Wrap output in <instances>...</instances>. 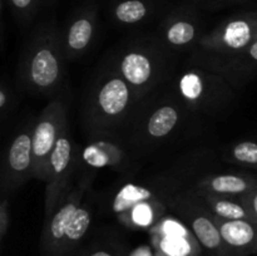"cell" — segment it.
Here are the masks:
<instances>
[{
  "label": "cell",
  "mask_w": 257,
  "mask_h": 256,
  "mask_svg": "<svg viewBox=\"0 0 257 256\" xmlns=\"http://www.w3.org/2000/svg\"><path fill=\"white\" fill-rule=\"evenodd\" d=\"M62 34L53 24L38 28L25 45L18 67L19 85L30 94L53 95L64 82Z\"/></svg>",
  "instance_id": "1"
},
{
  "label": "cell",
  "mask_w": 257,
  "mask_h": 256,
  "mask_svg": "<svg viewBox=\"0 0 257 256\" xmlns=\"http://www.w3.org/2000/svg\"><path fill=\"white\" fill-rule=\"evenodd\" d=\"M133 88L115 69L98 79L88 98L87 122L98 132L113 130L125 120L137 100Z\"/></svg>",
  "instance_id": "2"
},
{
  "label": "cell",
  "mask_w": 257,
  "mask_h": 256,
  "mask_svg": "<svg viewBox=\"0 0 257 256\" xmlns=\"http://www.w3.org/2000/svg\"><path fill=\"white\" fill-rule=\"evenodd\" d=\"M257 38V12H245L223 20L213 30L202 35L198 45L207 53L208 60H225L245 52Z\"/></svg>",
  "instance_id": "3"
},
{
  "label": "cell",
  "mask_w": 257,
  "mask_h": 256,
  "mask_svg": "<svg viewBox=\"0 0 257 256\" xmlns=\"http://www.w3.org/2000/svg\"><path fill=\"white\" fill-rule=\"evenodd\" d=\"M231 83L217 72L191 68L177 78L181 100L198 112L212 113L227 104L232 97Z\"/></svg>",
  "instance_id": "4"
},
{
  "label": "cell",
  "mask_w": 257,
  "mask_h": 256,
  "mask_svg": "<svg viewBox=\"0 0 257 256\" xmlns=\"http://www.w3.org/2000/svg\"><path fill=\"white\" fill-rule=\"evenodd\" d=\"M64 132H67V107L60 98H55L45 105L34 124L33 178L47 180L50 156Z\"/></svg>",
  "instance_id": "5"
},
{
  "label": "cell",
  "mask_w": 257,
  "mask_h": 256,
  "mask_svg": "<svg viewBox=\"0 0 257 256\" xmlns=\"http://www.w3.org/2000/svg\"><path fill=\"white\" fill-rule=\"evenodd\" d=\"M35 123L28 122L9 143L3 161L0 188L2 196H10L33 178V131Z\"/></svg>",
  "instance_id": "6"
},
{
  "label": "cell",
  "mask_w": 257,
  "mask_h": 256,
  "mask_svg": "<svg viewBox=\"0 0 257 256\" xmlns=\"http://www.w3.org/2000/svg\"><path fill=\"white\" fill-rule=\"evenodd\" d=\"M114 69L133 88L137 98H141L158 82L162 64L151 48L131 45L120 53Z\"/></svg>",
  "instance_id": "7"
},
{
  "label": "cell",
  "mask_w": 257,
  "mask_h": 256,
  "mask_svg": "<svg viewBox=\"0 0 257 256\" xmlns=\"http://www.w3.org/2000/svg\"><path fill=\"white\" fill-rule=\"evenodd\" d=\"M77 160V147L72 137L64 132L59 138L48 165L47 180H45V208L44 217L47 220L59 201L68 192L70 176Z\"/></svg>",
  "instance_id": "8"
},
{
  "label": "cell",
  "mask_w": 257,
  "mask_h": 256,
  "mask_svg": "<svg viewBox=\"0 0 257 256\" xmlns=\"http://www.w3.org/2000/svg\"><path fill=\"white\" fill-rule=\"evenodd\" d=\"M90 178L92 177H84L77 186L68 190L52 215L44 220L42 247L48 256H60L67 228L77 208L83 203L90 186Z\"/></svg>",
  "instance_id": "9"
},
{
  "label": "cell",
  "mask_w": 257,
  "mask_h": 256,
  "mask_svg": "<svg viewBox=\"0 0 257 256\" xmlns=\"http://www.w3.org/2000/svg\"><path fill=\"white\" fill-rule=\"evenodd\" d=\"M176 210L188 223L196 240L212 252H225L226 247L213 216L192 196L173 201Z\"/></svg>",
  "instance_id": "10"
},
{
  "label": "cell",
  "mask_w": 257,
  "mask_h": 256,
  "mask_svg": "<svg viewBox=\"0 0 257 256\" xmlns=\"http://www.w3.org/2000/svg\"><path fill=\"white\" fill-rule=\"evenodd\" d=\"M183 104V103H182ZM182 104L173 102H163L153 108L138 130L145 143H158L170 138L182 124L185 118Z\"/></svg>",
  "instance_id": "11"
},
{
  "label": "cell",
  "mask_w": 257,
  "mask_h": 256,
  "mask_svg": "<svg viewBox=\"0 0 257 256\" xmlns=\"http://www.w3.org/2000/svg\"><path fill=\"white\" fill-rule=\"evenodd\" d=\"M97 29V10L93 7L75 13L62 34L65 59H75L89 48Z\"/></svg>",
  "instance_id": "12"
},
{
  "label": "cell",
  "mask_w": 257,
  "mask_h": 256,
  "mask_svg": "<svg viewBox=\"0 0 257 256\" xmlns=\"http://www.w3.org/2000/svg\"><path fill=\"white\" fill-rule=\"evenodd\" d=\"M162 39L173 49L190 48L200 40V22L191 10H178L171 14L161 27Z\"/></svg>",
  "instance_id": "13"
},
{
  "label": "cell",
  "mask_w": 257,
  "mask_h": 256,
  "mask_svg": "<svg viewBox=\"0 0 257 256\" xmlns=\"http://www.w3.org/2000/svg\"><path fill=\"white\" fill-rule=\"evenodd\" d=\"M227 251L247 255L257 251V222L252 220H223L213 216Z\"/></svg>",
  "instance_id": "14"
},
{
  "label": "cell",
  "mask_w": 257,
  "mask_h": 256,
  "mask_svg": "<svg viewBox=\"0 0 257 256\" xmlns=\"http://www.w3.org/2000/svg\"><path fill=\"white\" fill-rule=\"evenodd\" d=\"M257 188V176L248 173H217L198 178L195 190L241 197Z\"/></svg>",
  "instance_id": "15"
},
{
  "label": "cell",
  "mask_w": 257,
  "mask_h": 256,
  "mask_svg": "<svg viewBox=\"0 0 257 256\" xmlns=\"http://www.w3.org/2000/svg\"><path fill=\"white\" fill-rule=\"evenodd\" d=\"M191 196L200 202L212 216L223 220H251L247 208L243 205L241 197L206 192L193 190Z\"/></svg>",
  "instance_id": "16"
},
{
  "label": "cell",
  "mask_w": 257,
  "mask_h": 256,
  "mask_svg": "<svg viewBox=\"0 0 257 256\" xmlns=\"http://www.w3.org/2000/svg\"><path fill=\"white\" fill-rule=\"evenodd\" d=\"M210 67L213 72L223 75L230 83L236 82L240 84L257 72V38L241 54L230 59L210 62Z\"/></svg>",
  "instance_id": "17"
},
{
  "label": "cell",
  "mask_w": 257,
  "mask_h": 256,
  "mask_svg": "<svg viewBox=\"0 0 257 256\" xmlns=\"http://www.w3.org/2000/svg\"><path fill=\"white\" fill-rule=\"evenodd\" d=\"M80 158L85 165L92 168H117L125 162V153L114 141L100 138L88 143L83 148Z\"/></svg>",
  "instance_id": "18"
},
{
  "label": "cell",
  "mask_w": 257,
  "mask_h": 256,
  "mask_svg": "<svg viewBox=\"0 0 257 256\" xmlns=\"http://www.w3.org/2000/svg\"><path fill=\"white\" fill-rule=\"evenodd\" d=\"M157 252L166 256H196L197 246L185 228L177 223H166L155 238Z\"/></svg>",
  "instance_id": "19"
},
{
  "label": "cell",
  "mask_w": 257,
  "mask_h": 256,
  "mask_svg": "<svg viewBox=\"0 0 257 256\" xmlns=\"http://www.w3.org/2000/svg\"><path fill=\"white\" fill-rule=\"evenodd\" d=\"M155 9L152 0H115L110 9L113 20L122 25H136L145 22Z\"/></svg>",
  "instance_id": "20"
},
{
  "label": "cell",
  "mask_w": 257,
  "mask_h": 256,
  "mask_svg": "<svg viewBox=\"0 0 257 256\" xmlns=\"http://www.w3.org/2000/svg\"><path fill=\"white\" fill-rule=\"evenodd\" d=\"M90 223H92V207H90L88 202H83L77 208L72 220H70L69 226H68L67 232H65L64 236V241H63L60 256L69 252L75 245L80 242V240L87 233Z\"/></svg>",
  "instance_id": "21"
},
{
  "label": "cell",
  "mask_w": 257,
  "mask_h": 256,
  "mask_svg": "<svg viewBox=\"0 0 257 256\" xmlns=\"http://www.w3.org/2000/svg\"><path fill=\"white\" fill-rule=\"evenodd\" d=\"M165 210L163 202H143L133 206L118 217L130 227H150L162 216Z\"/></svg>",
  "instance_id": "22"
},
{
  "label": "cell",
  "mask_w": 257,
  "mask_h": 256,
  "mask_svg": "<svg viewBox=\"0 0 257 256\" xmlns=\"http://www.w3.org/2000/svg\"><path fill=\"white\" fill-rule=\"evenodd\" d=\"M225 160L233 165L257 170V141L245 140L236 142L226 150Z\"/></svg>",
  "instance_id": "23"
},
{
  "label": "cell",
  "mask_w": 257,
  "mask_h": 256,
  "mask_svg": "<svg viewBox=\"0 0 257 256\" xmlns=\"http://www.w3.org/2000/svg\"><path fill=\"white\" fill-rule=\"evenodd\" d=\"M10 9L19 19H30L37 13L42 0H7Z\"/></svg>",
  "instance_id": "24"
},
{
  "label": "cell",
  "mask_w": 257,
  "mask_h": 256,
  "mask_svg": "<svg viewBox=\"0 0 257 256\" xmlns=\"http://www.w3.org/2000/svg\"><path fill=\"white\" fill-rule=\"evenodd\" d=\"M10 227V202L9 196H2L0 202V242H4Z\"/></svg>",
  "instance_id": "25"
},
{
  "label": "cell",
  "mask_w": 257,
  "mask_h": 256,
  "mask_svg": "<svg viewBox=\"0 0 257 256\" xmlns=\"http://www.w3.org/2000/svg\"><path fill=\"white\" fill-rule=\"evenodd\" d=\"M12 90H10V88L7 85V82L3 80L2 85H0V114H2V119H5V117L10 113V109H12Z\"/></svg>",
  "instance_id": "26"
},
{
  "label": "cell",
  "mask_w": 257,
  "mask_h": 256,
  "mask_svg": "<svg viewBox=\"0 0 257 256\" xmlns=\"http://www.w3.org/2000/svg\"><path fill=\"white\" fill-rule=\"evenodd\" d=\"M243 205L247 208L248 213L251 216V220L257 222V188H255L251 192L246 193V195L241 196Z\"/></svg>",
  "instance_id": "27"
},
{
  "label": "cell",
  "mask_w": 257,
  "mask_h": 256,
  "mask_svg": "<svg viewBox=\"0 0 257 256\" xmlns=\"http://www.w3.org/2000/svg\"><path fill=\"white\" fill-rule=\"evenodd\" d=\"M250 0H207L206 8L208 9H223V8H230L233 5L245 4Z\"/></svg>",
  "instance_id": "28"
},
{
  "label": "cell",
  "mask_w": 257,
  "mask_h": 256,
  "mask_svg": "<svg viewBox=\"0 0 257 256\" xmlns=\"http://www.w3.org/2000/svg\"><path fill=\"white\" fill-rule=\"evenodd\" d=\"M130 256H156V255H153L152 250H151L148 246H142V247L136 248Z\"/></svg>",
  "instance_id": "29"
},
{
  "label": "cell",
  "mask_w": 257,
  "mask_h": 256,
  "mask_svg": "<svg viewBox=\"0 0 257 256\" xmlns=\"http://www.w3.org/2000/svg\"><path fill=\"white\" fill-rule=\"evenodd\" d=\"M87 256H115L112 251H108V250H97V251H93L90 252L89 255Z\"/></svg>",
  "instance_id": "30"
},
{
  "label": "cell",
  "mask_w": 257,
  "mask_h": 256,
  "mask_svg": "<svg viewBox=\"0 0 257 256\" xmlns=\"http://www.w3.org/2000/svg\"><path fill=\"white\" fill-rule=\"evenodd\" d=\"M156 256H166V255H163V253H160V252H157V253H156Z\"/></svg>",
  "instance_id": "31"
},
{
  "label": "cell",
  "mask_w": 257,
  "mask_h": 256,
  "mask_svg": "<svg viewBox=\"0 0 257 256\" xmlns=\"http://www.w3.org/2000/svg\"><path fill=\"white\" fill-rule=\"evenodd\" d=\"M191 2H193V3H196V2H200V0H191Z\"/></svg>",
  "instance_id": "32"
}]
</instances>
